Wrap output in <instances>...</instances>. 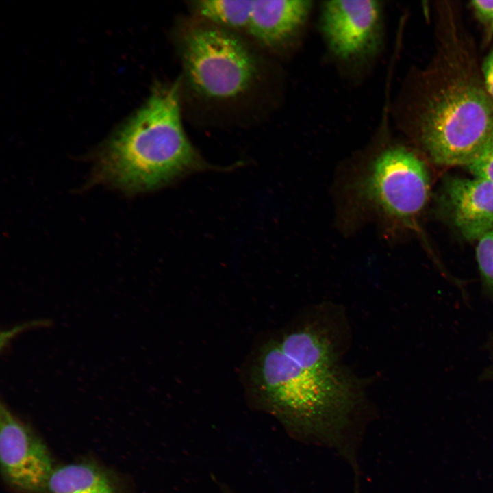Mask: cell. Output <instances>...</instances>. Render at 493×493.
Returning <instances> with one entry per match:
<instances>
[{
  "instance_id": "1",
  "label": "cell",
  "mask_w": 493,
  "mask_h": 493,
  "mask_svg": "<svg viewBox=\"0 0 493 493\" xmlns=\"http://www.w3.org/2000/svg\"><path fill=\"white\" fill-rule=\"evenodd\" d=\"M454 3L435 5L431 60L407 73L389 114L394 126L434 164L468 166L493 131V101L475 45Z\"/></svg>"
},
{
  "instance_id": "2",
  "label": "cell",
  "mask_w": 493,
  "mask_h": 493,
  "mask_svg": "<svg viewBox=\"0 0 493 493\" xmlns=\"http://www.w3.org/2000/svg\"><path fill=\"white\" fill-rule=\"evenodd\" d=\"M249 380L263 406L295 435L335 447L352 460L349 435L369 407L366 379L344 365L333 370L300 366L275 336L259 348Z\"/></svg>"
},
{
  "instance_id": "3",
  "label": "cell",
  "mask_w": 493,
  "mask_h": 493,
  "mask_svg": "<svg viewBox=\"0 0 493 493\" xmlns=\"http://www.w3.org/2000/svg\"><path fill=\"white\" fill-rule=\"evenodd\" d=\"M201 166L183 129L179 85L158 88L111 140L99 164L102 177L127 190L162 186Z\"/></svg>"
},
{
  "instance_id": "4",
  "label": "cell",
  "mask_w": 493,
  "mask_h": 493,
  "mask_svg": "<svg viewBox=\"0 0 493 493\" xmlns=\"http://www.w3.org/2000/svg\"><path fill=\"white\" fill-rule=\"evenodd\" d=\"M318 27L326 55L340 77L357 86L383 54L385 10L379 0H327L318 6Z\"/></svg>"
},
{
  "instance_id": "5",
  "label": "cell",
  "mask_w": 493,
  "mask_h": 493,
  "mask_svg": "<svg viewBox=\"0 0 493 493\" xmlns=\"http://www.w3.org/2000/svg\"><path fill=\"white\" fill-rule=\"evenodd\" d=\"M390 123L386 103L374 138L375 149L362 190L364 197L385 216L407 223L425 206L430 181L420 157L392 139Z\"/></svg>"
},
{
  "instance_id": "6",
  "label": "cell",
  "mask_w": 493,
  "mask_h": 493,
  "mask_svg": "<svg viewBox=\"0 0 493 493\" xmlns=\"http://www.w3.org/2000/svg\"><path fill=\"white\" fill-rule=\"evenodd\" d=\"M186 77L199 94L225 100L246 92L258 75L254 56L234 35L214 27L189 30L182 42Z\"/></svg>"
},
{
  "instance_id": "7",
  "label": "cell",
  "mask_w": 493,
  "mask_h": 493,
  "mask_svg": "<svg viewBox=\"0 0 493 493\" xmlns=\"http://www.w3.org/2000/svg\"><path fill=\"white\" fill-rule=\"evenodd\" d=\"M275 337L284 354L298 364L329 370L343 365L351 327L344 307L321 302L304 308Z\"/></svg>"
},
{
  "instance_id": "8",
  "label": "cell",
  "mask_w": 493,
  "mask_h": 493,
  "mask_svg": "<svg viewBox=\"0 0 493 493\" xmlns=\"http://www.w3.org/2000/svg\"><path fill=\"white\" fill-rule=\"evenodd\" d=\"M1 472L5 483L18 493H47L55 469L43 441L3 403L0 409Z\"/></svg>"
},
{
  "instance_id": "9",
  "label": "cell",
  "mask_w": 493,
  "mask_h": 493,
  "mask_svg": "<svg viewBox=\"0 0 493 493\" xmlns=\"http://www.w3.org/2000/svg\"><path fill=\"white\" fill-rule=\"evenodd\" d=\"M314 7L312 0L253 1L246 30L273 51L294 52L303 44Z\"/></svg>"
},
{
  "instance_id": "10",
  "label": "cell",
  "mask_w": 493,
  "mask_h": 493,
  "mask_svg": "<svg viewBox=\"0 0 493 493\" xmlns=\"http://www.w3.org/2000/svg\"><path fill=\"white\" fill-rule=\"evenodd\" d=\"M441 197L451 221L465 239L478 241L493 229V184L489 180L451 177Z\"/></svg>"
},
{
  "instance_id": "11",
  "label": "cell",
  "mask_w": 493,
  "mask_h": 493,
  "mask_svg": "<svg viewBox=\"0 0 493 493\" xmlns=\"http://www.w3.org/2000/svg\"><path fill=\"white\" fill-rule=\"evenodd\" d=\"M47 493H125V488L113 470L92 461H82L55 467Z\"/></svg>"
},
{
  "instance_id": "12",
  "label": "cell",
  "mask_w": 493,
  "mask_h": 493,
  "mask_svg": "<svg viewBox=\"0 0 493 493\" xmlns=\"http://www.w3.org/2000/svg\"><path fill=\"white\" fill-rule=\"evenodd\" d=\"M253 0H202L196 3L199 13L218 25L246 29Z\"/></svg>"
},
{
  "instance_id": "13",
  "label": "cell",
  "mask_w": 493,
  "mask_h": 493,
  "mask_svg": "<svg viewBox=\"0 0 493 493\" xmlns=\"http://www.w3.org/2000/svg\"><path fill=\"white\" fill-rule=\"evenodd\" d=\"M476 258L484 283L493 292V229L477 241Z\"/></svg>"
},
{
  "instance_id": "14",
  "label": "cell",
  "mask_w": 493,
  "mask_h": 493,
  "mask_svg": "<svg viewBox=\"0 0 493 493\" xmlns=\"http://www.w3.org/2000/svg\"><path fill=\"white\" fill-rule=\"evenodd\" d=\"M467 168L474 176L485 178L493 184V131L481 154Z\"/></svg>"
},
{
  "instance_id": "15",
  "label": "cell",
  "mask_w": 493,
  "mask_h": 493,
  "mask_svg": "<svg viewBox=\"0 0 493 493\" xmlns=\"http://www.w3.org/2000/svg\"><path fill=\"white\" fill-rule=\"evenodd\" d=\"M476 18L485 30V39L489 40L493 36V1L475 0L470 2Z\"/></svg>"
},
{
  "instance_id": "16",
  "label": "cell",
  "mask_w": 493,
  "mask_h": 493,
  "mask_svg": "<svg viewBox=\"0 0 493 493\" xmlns=\"http://www.w3.org/2000/svg\"><path fill=\"white\" fill-rule=\"evenodd\" d=\"M481 73L485 89L493 101V48L481 62Z\"/></svg>"
}]
</instances>
